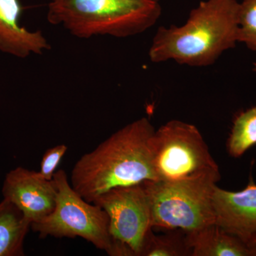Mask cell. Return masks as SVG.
Returning <instances> with one entry per match:
<instances>
[{"instance_id": "obj_7", "label": "cell", "mask_w": 256, "mask_h": 256, "mask_svg": "<svg viewBox=\"0 0 256 256\" xmlns=\"http://www.w3.org/2000/svg\"><path fill=\"white\" fill-rule=\"evenodd\" d=\"M92 204L108 216L111 236L128 244L138 256L144 237L152 228L149 200L142 183L111 188Z\"/></svg>"}, {"instance_id": "obj_4", "label": "cell", "mask_w": 256, "mask_h": 256, "mask_svg": "<svg viewBox=\"0 0 256 256\" xmlns=\"http://www.w3.org/2000/svg\"><path fill=\"white\" fill-rule=\"evenodd\" d=\"M53 181L57 190L54 210L40 222L32 224V230L42 238L80 237L108 255L124 256L126 244L111 236L105 210L79 195L64 170L56 172Z\"/></svg>"}, {"instance_id": "obj_14", "label": "cell", "mask_w": 256, "mask_h": 256, "mask_svg": "<svg viewBox=\"0 0 256 256\" xmlns=\"http://www.w3.org/2000/svg\"><path fill=\"white\" fill-rule=\"evenodd\" d=\"M256 144V106L236 116L227 141V150L232 158L244 156Z\"/></svg>"}, {"instance_id": "obj_3", "label": "cell", "mask_w": 256, "mask_h": 256, "mask_svg": "<svg viewBox=\"0 0 256 256\" xmlns=\"http://www.w3.org/2000/svg\"><path fill=\"white\" fill-rule=\"evenodd\" d=\"M161 14L160 2L153 0H50L47 20L82 40L127 38L150 28Z\"/></svg>"}, {"instance_id": "obj_10", "label": "cell", "mask_w": 256, "mask_h": 256, "mask_svg": "<svg viewBox=\"0 0 256 256\" xmlns=\"http://www.w3.org/2000/svg\"><path fill=\"white\" fill-rule=\"evenodd\" d=\"M23 6L20 0H0V52L25 58L50 50L41 31H30L20 24Z\"/></svg>"}, {"instance_id": "obj_12", "label": "cell", "mask_w": 256, "mask_h": 256, "mask_svg": "<svg viewBox=\"0 0 256 256\" xmlns=\"http://www.w3.org/2000/svg\"><path fill=\"white\" fill-rule=\"evenodd\" d=\"M31 224L14 204L0 202V256L24 255V242Z\"/></svg>"}, {"instance_id": "obj_19", "label": "cell", "mask_w": 256, "mask_h": 256, "mask_svg": "<svg viewBox=\"0 0 256 256\" xmlns=\"http://www.w3.org/2000/svg\"><path fill=\"white\" fill-rule=\"evenodd\" d=\"M153 1L158 2H160V0H153Z\"/></svg>"}, {"instance_id": "obj_18", "label": "cell", "mask_w": 256, "mask_h": 256, "mask_svg": "<svg viewBox=\"0 0 256 256\" xmlns=\"http://www.w3.org/2000/svg\"><path fill=\"white\" fill-rule=\"evenodd\" d=\"M254 72H256V63L254 64Z\"/></svg>"}, {"instance_id": "obj_8", "label": "cell", "mask_w": 256, "mask_h": 256, "mask_svg": "<svg viewBox=\"0 0 256 256\" xmlns=\"http://www.w3.org/2000/svg\"><path fill=\"white\" fill-rule=\"evenodd\" d=\"M3 198L11 202L31 224L36 223L54 210L57 190L53 180H47L40 172L22 166L12 170L5 176Z\"/></svg>"}, {"instance_id": "obj_9", "label": "cell", "mask_w": 256, "mask_h": 256, "mask_svg": "<svg viewBox=\"0 0 256 256\" xmlns=\"http://www.w3.org/2000/svg\"><path fill=\"white\" fill-rule=\"evenodd\" d=\"M215 224L248 244L256 237V184L250 178L242 191L214 188Z\"/></svg>"}, {"instance_id": "obj_5", "label": "cell", "mask_w": 256, "mask_h": 256, "mask_svg": "<svg viewBox=\"0 0 256 256\" xmlns=\"http://www.w3.org/2000/svg\"><path fill=\"white\" fill-rule=\"evenodd\" d=\"M152 154L158 181L220 180L218 165L194 124L178 120L163 124L153 134Z\"/></svg>"}, {"instance_id": "obj_16", "label": "cell", "mask_w": 256, "mask_h": 256, "mask_svg": "<svg viewBox=\"0 0 256 256\" xmlns=\"http://www.w3.org/2000/svg\"><path fill=\"white\" fill-rule=\"evenodd\" d=\"M68 146L64 144H58L47 150L42 158L40 164V174L47 180L52 181L58 164L65 156Z\"/></svg>"}, {"instance_id": "obj_1", "label": "cell", "mask_w": 256, "mask_h": 256, "mask_svg": "<svg viewBox=\"0 0 256 256\" xmlns=\"http://www.w3.org/2000/svg\"><path fill=\"white\" fill-rule=\"evenodd\" d=\"M154 132L150 120L142 118L111 134L76 162L70 174L72 188L92 203L111 188L156 180L152 154Z\"/></svg>"}, {"instance_id": "obj_11", "label": "cell", "mask_w": 256, "mask_h": 256, "mask_svg": "<svg viewBox=\"0 0 256 256\" xmlns=\"http://www.w3.org/2000/svg\"><path fill=\"white\" fill-rule=\"evenodd\" d=\"M192 256H252L248 245L212 224L186 232Z\"/></svg>"}, {"instance_id": "obj_2", "label": "cell", "mask_w": 256, "mask_h": 256, "mask_svg": "<svg viewBox=\"0 0 256 256\" xmlns=\"http://www.w3.org/2000/svg\"><path fill=\"white\" fill-rule=\"evenodd\" d=\"M239 2L202 1L182 26L158 28L149 50L153 63L172 60L193 67L213 65L238 43Z\"/></svg>"}, {"instance_id": "obj_15", "label": "cell", "mask_w": 256, "mask_h": 256, "mask_svg": "<svg viewBox=\"0 0 256 256\" xmlns=\"http://www.w3.org/2000/svg\"><path fill=\"white\" fill-rule=\"evenodd\" d=\"M238 42L256 52V0L239 3Z\"/></svg>"}, {"instance_id": "obj_17", "label": "cell", "mask_w": 256, "mask_h": 256, "mask_svg": "<svg viewBox=\"0 0 256 256\" xmlns=\"http://www.w3.org/2000/svg\"><path fill=\"white\" fill-rule=\"evenodd\" d=\"M248 245L250 250H252V256H256V237L255 238L252 239V242H249Z\"/></svg>"}, {"instance_id": "obj_6", "label": "cell", "mask_w": 256, "mask_h": 256, "mask_svg": "<svg viewBox=\"0 0 256 256\" xmlns=\"http://www.w3.org/2000/svg\"><path fill=\"white\" fill-rule=\"evenodd\" d=\"M142 185L149 200L152 228L190 232L215 224L214 182L146 180Z\"/></svg>"}, {"instance_id": "obj_13", "label": "cell", "mask_w": 256, "mask_h": 256, "mask_svg": "<svg viewBox=\"0 0 256 256\" xmlns=\"http://www.w3.org/2000/svg\"><path fill=\"white\" fill-rule=\"evenodd\" d=\"M166 232L163 235H156L152 228L150 229L138 256H192L186 232L181 229Z\"/></svg>"}]
</instances>
